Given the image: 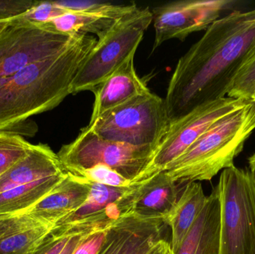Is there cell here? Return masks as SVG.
Instances as JSON below:
<instances>
[{"label":"cell","mask_w":255,"mask_h":254,"mask_svg":"<svg viewBox=\"0 0 255 254\" xmlns=\"http://www.w3.org/2000/svg\"><path fill=\"white\" fill-rule=\"evenodd\" d=\"M255 43V7L233 10L211 24L180 58L169 81L164 100L170 123L204 103L226 97Z\"/></svg>","instance_id":"6da1fadb"},{"label":"cell","mask_w":255,"mask_h":254,"mask_svg":"<svg viewBox=\"0 0 255 254\" xmlns=\"http://www.w3.org/2000/svg\"><path fill=\"white\" fill-rule=\"evenodd\" d=\"M97 43L96 37L83 34L61 53L0 79V126L28 120L59 105L72 94L78 73Z\"/></svg>","instance_id":"7a4b0ae2"},{"label":"cell","mask_w":255,"mask_h":254,"mask_svg":"<svg viewBox=\"0 0 255 254\" xmlns=\"http://www.w3.org/2000/svg\"><path fill=\"white\" fill-rule=\"evenodd\" d=\"M255 130V102L252 101L215 122L163 171L181 186L209 181L222 170L235 166V158Z\"/></svg>","instance_id":"3957f363"},{"label":"cell","mask_w":255,"mask_h":254,"mask_svg":"<svg viewBox=\"0 0 255 254\" xmlns=\"http://www.w3.org/2000/svg\"><path fill=\"white\" fill-rule=\"evenodd\" d=\"M153 21L148 7L136 8L120 18L97 40L73 82L72 94L92 91L135 54Z\"/></svg>","instance_id":"277c9868"},{"label":"cell","mask_w":255,"mask_h":254,"mask_svg":"<svg viewBox=\"0 0 255 254\" xmlns=\"http://www.w3.org/2000/svg\"><path fill=\"white\" fill-rule=\"evenodd\" d=\"M169 124L164 98L150 90L105 112L88 127L109 141L156 149Z\"/></svg>","instance_id":"5b68a950"},{"label":"cell","mask_w":255,"mask_h":254,"mask_svg":"<svg viewBox=\"0 0 255 254\" xmlns=\"http://www.w3.org/2000/svg\"><path fill=\"white\" fill-rule=\"evenodd\" d=\"M220 202V254H255V187L248 169L222 171L217 186Z\"/></svg>","instance_id":"8992f818"},{"label":"cell","mask_w":255,"mask_h":254,"mask_svg":"<svg viewBox=\"0 0 255 254\" xmlns=\"http://www.w3.org/2000/svg\"><path fill=\"white\" fill-rule=\"evenodd\" d=\"M154 149L105 140L88 126L74 141L63 146L57 155L69 174L104 165L133 182L148 167Z\"/></svg>","instance_id":"52a82bcc"},{"label":"cell","mask_w":255,"mask_h":254,"mask_svg":"<svg viewBox=\"0 0 255 254\" xmlns=\"http://www.w3.org/2000/svg\"><path fill=\"white\" fill-rule=\"evenodd\" d=\"M82 35L61 34L45 23L13 18L0 34V79L15 74L28 64L61 53Z\"/></svg>","instance_id":"ba28073f"},{"label":"cell","mask_w":255,"mask_h":254,"mask_svg":"<svg viewBox=\"0 0 255 254\" xmlns=\"http://www.w3.org/2000/svg\"><path fill=\"white\" fill-rule=\"evenodd\" d=\"M251 102V100L228 96L217 98L198 106L170 123L156 147L149 164L136 180H143L163 171L215 122Z\"/></svg>","instance_id":"9c48e42d"},{"label":"cell","mask_w":255,"mask_h":254,"mask_svg":"<svg viewBox=\"0 0 255 254\" xmlns=\"http://www.w3.org/2000/svg\"><path fill=\"white\" fill-rule=\"evenodd\" d=\"M91 183V192L85 202L59 221L54 226L51 236L66 238L91 235L107 231L120 218L131 214L133 193L137 183L132 182L128 187Z\"/></svg>","instance_id":"30bf717a"},{"label":"cell","mask_w":255,"mask_h":254,"mask_svg":"<svg viewBox=\"0 0 255 254\" xmlns=\"http://www.w3.org/2000/svg\"><path fill=\"white\" fill-rule=\"evenodd\" d=\"M235 3L234 0H183L154 7L153 50L171 39L184 41L190 34L206 30Z\"/></svg>","instance_id":"8fae6325"},{"label":"cell","mask_w":255,"mask_h":254,"mask_svg":"<svg viewBox=\"0 0 255 254\" xmlns=\"http://www.w3.org/2000/svg\"><path fill=\"white\" fill-rule=\"evenodd\" d=\"M52 229L27 211L0 215V254H34Z\"/></svg>","instance_id":"7c38bea8"},{"label":"cell","mask_w":255,"mask_h":254,"mask_svg":"<svg viewBox=\"0 0 255 254\" xmlns=\"http://www.w3.org/2000/svg\"><path fill=\"white\" fill-rule=\"evenodd\" d=\"M134 55H130L113 74L93 89L95 102L90 122H94L105 112L150 91L146 84L136 74Z\"/></svg>","instance_id":"4fadbf2b"},{"label":"cell","mask_w":255,"mask_h":254,"mask_svg":"<svg viewBox=\"0 0 255 254\" xmlns=\"http://www.w3.org/2000/svg\"><path fill=\"white\" fill-rule=\"evenodd\" d=\"M184 186L172 181L165 171L138 181L133 193L131 214L165 219L176 204Z\"/></svg>","instance_id":"5bb4252c"},{"label":"cell","mask_w":255,"mask_h":254,"mask_svg":"<svg viewBox=\"0 0 255 254\" xmlns=\"http://www.w3.org/2000/svg\"><path fill=\"white\" fill-rule=\"evenodd\" d=\"M91 183L67 173L47 196L28 210L39 220L53 227L79 208L91 192Z\"/></svg>","instance_id":"9a60e30c"},{"label":"cell","mask_w":255,"mask_h":254,"mask_svg":"<svg viewBox=\"0 0 255 254\" xmlns=\"http://www.w3.org/2000/svg\"><path fill=\"white\" fill-rule=\"evenodd\" d=\"M65 173L58 155L48 145H34L27 156L0 176V193Z\"/></svg>","instance_id":"2e32d148"},{"label":"cell","mask_w":255,"mask_h":254,"mask_svg":"<svg viewBox=\"0 0 255 254\" xmlns=\"http://www.w3.org/2000/svg\"><path fill=\"white\" fill-rule=\"evenodd\" d=\"M220 202L217 186L175 254H220Z\"/></svg>","instance_id":"e0dca14e"},{"label":"cell","mask_w":255,"mask_h":254,"mask_svg":"<svg viewBox=\"0 0 255 254\" xmlns=\"http://www.w3.org/2000/svg\"><path fill=\"white\" fill-rule=\"evenodd\" d=\"M208 196L202 184L197 182L187 183L165 220L172 232L170 245L174 254L178 252L190 228L206 204Z\"/></svg>","instance_id":"ac0fdd59"},{"label":"cell","mask_w":255,"mask_h":254,"mask_svg":"<svg viewBox=\"0 0 255 254\" xmlns=\"http://www.w3.org/2000/svg\"><path fill=\"white\" fill-rule=\"evenodd\" d=\"M67 174L52 176L1 192L0 215L28 211L55 189Z\"/></svg>","instance_id":"d6986e66"},{"label":"cell","mask_w":255,"mask_h":254,"mask_svg":"<svg viewBox=\"0 0 255 254\" xmlns=\"http://www.w3.org/2000/svg\"><path fill=\"white\" fill-rule=\"evenodd\" d=\"M119 19L103 15L83 13H66L49 22L48 27L66 34H94L98 38L105 34Z\"/></svg>","instance_id":"ffe728a7"},{"label":"cell","mask_w":255,"mask_h":254,"mask_svg":"<svg viewBox=\"0 0 255 254\" xmlns=\"http://www.w3.org/2000/svg\"><path fill=\"white\" fill-rule=\"evenodd\" d=\"M255 89V43L250 48L227 89L226 96L251 100ZM252 101V100H251Z\"/></svg>","instance_id":"44dd1931"},{"label":"cell","mask_w":255,"mask_h":254,"mask_svg":"<svg viewBox=\"0 0 255 254\" xmlns=\"http://www.w3.org/2000/svg\"><path fill=\"white\" fill-rule=\"evenodd\" d=\"M54 3L68 13H83L103 15L120 19L128 12L136 8L134 3L115 4L103 1L74 0V1H53Z\"/></svg>","instance_id":"7402d4cb"},{"label":"cell","mask_w":255,"mask_h":254,"mask_svg":"<svg viewBox=\"0 0 255 254\" xmlns=\"http://www.w3.org/2000/svg\"><path fill=\"white\" fill-rule=\"evenodd\" d=\"M33 146L19 134L0 132V176L27 156Z\"/></svg>","instance_id":"603a6c76"},{"label":"cell","mask_w":255,"mask_h":254,"mask_svg":"<svg viewBox=\"0 0 255 254\" xmlns=\"http://www.w3.org/2000/svg\"><path fill=\"white\" fill-rule=\"evenodd\" d=\"M72 175L89 183H99L114 187H128L132 184L131 180L126 178L118 171L104 165H97L88 169L77 171Z\"/></svg>","instance_id":"cb8c5ba5"},{"label":"cell","mask_w":255,"mask_h":254,"mask_svg":"<svg viewBox=\"0 0 255 254\" xmlns=\"http://www.w3.org/2000/svg\"><path fill=\"white\" fill-rule=\"evenodd\" d=\"M125 227L122 217L106 231V238L97 254H127Z\"/></svg>","instance_id":"d4e9b609"},{"label":"cell","mask_w":255,"mask_h":254,"mask_svg":"<svg viewBox=\"0 0 255 254\" xmlns=\"http://www.w3.org/2000/svg\"><path fill=\"white\" fill-rule=\"evenodd\" d=\"M68 12L57 6L53 1H37L32 8L18 17L31 22L46 23Z\"/></svg>","instance_id":"484cf974"},{"label":"cell","mask_w":255,"mask_h":254,"mask_svg":"<svg viewBox=\"0 0 255 254\" xmlns=\"http://www.w3.org/2000/svg\"><path fill=\"white\" fill-rule=\"evenodd\" d=\"M37 2L34 0H0V20L13 19L25 14Z\"/></svg>","instance_id":"4316f807"},{"label":"cell","mask_w":255,"mask_h":254,"mask_svg":"<svg viewBox=\"0 0 255 254\" xmlns=\"http://www.w3.org/2000/svg\"><path fill=\"white\" fill-rule=\"evenodd\" d=\"M106 231H100L85 239L73 254H97L106 238Z\"/></svg>","instance_id":"83f0119b"},{"label":"cell","mask_w":255,"mask_h":254,"mask_svg":"<svg viewBox=\"0 0 255 254\" xmlns=\"http://www.w3.org/2000/svg\"><path fill=\"white\" fill-rule=\"evenodd\" d=\"M38 131L37 124L28 119L23 122L0 126V132L19 134L24 137H33Z\"/></svg>","instance_id":"f1b7e54d"},{"label":"cell","mask_w":255,"mask_h":254,"mask_svg":"<svg viewBox=\"0 0 255 254\" xmlns=\"http://www.w3.org/2000/svg\"><path fill=\"white\" fill-rule=\"evenodd\" d=\"M70 238H56L49 234L34 254H60L64 250Z\"/></svg>","instance_id":"f546056e"},{"label":"cell","mask_w":255,"mask_h":254,"mask_svg":"<svg viewBox=\"0 0 255 254\" xmlns=\"http://www.w3.org/2000/svg\"><path fill=\"white\" fill-rule=\"evenodd\" d=\"M92 235V234H91ZM91 235H79L70 237L64 250L60 254H73L79 245Z\"/></svg>","instance_id":"4dcf8cb0"},{"label":"cell","mask_w":255,"mask_h":254,"mask_svg":"<svg viewBox=\"0 0 255 254\" xmlns=\"http://www.w3.org/2000/svg\"><path fill=\"white\" fill-rule=\"evenodd\" d=\"M150 254H174L171 247L170 242L162 240L154 246Z\"/></svg>","instance_id":"1f68e13d"},{"label":"cell","mask_w":255,"mask_h":254,"mask_svg":"<svg viewBox=\"0 0 255 254\" xmlns=\"http://www.w3.org/2000/svg\"><path fill=\"white\" fill-rule=\"evenodd\" d=\"M248 171L255 187V153L249 158Z\"/></svg>","instance_id":"d6a6232c"},{"label":"cell","mask_w":255,"mask_h":254,"mask_svg":"<svg viewBox=\"0 0 255 254\" xmlns=\"http://www.w3.org/2000/svg\"><path fill=\"white\" fill-rule=\"evenodd\" d=\"M13 19H5V20H0V34L10 25Z\"/></svg>","instance_id":"836d02e7"},{"label":"cell","mask_w":255,"mask_h":254,"mask_svg":"<svg viewBox=\"0 0 255 254\" xmlns=\"http://www.w3.org/2000/svg\"><path fill=\"white\" fill-rule=\"evenodd\" d=\"M251 100H252V101H255V89L254 92H253V96H252Z\"/></svg>","instance_id":"e575fe53"}]
</instances>
